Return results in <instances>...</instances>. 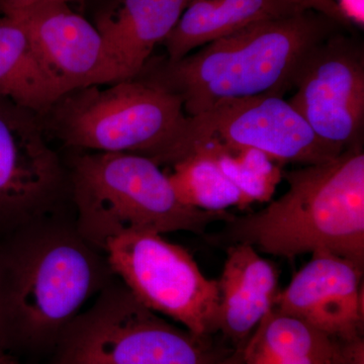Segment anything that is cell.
Listing matches in <instances>:
<instances>
[{"instance_id":"cell-6","label":"cell","mask_w":364,"mask_h":364,"mask_svg":"<svg viewBox=\"0 0 364 364\" xmlns=\"http://www.w3.org/2000/svg\"><path fill=\"white\" fill-rule=\"evenodd\" d=\"M233 349L171 324L112 279L69 326L53 364H217Z\"/></svg>"},{"instance_id":"cell-24","label":"cell","mask_w":364,"mask_h":364,"mask_svg":"<svg viewBox=\"0 0 364 364\" xmlns=\"http://www.w3.org/2000/svg\"><path fill=\"white\" fill-rule=\"evenodd\" d=\"M243 345L234 348L217 364H244Z\"/></svg>"},{"instance_id":"cell-1","label":"cell","mask_w":364,"mask_h":364,"mask_svg":"<svg viewBox=\"0 0 364 364\" xmlns=\"http://www.w3.org/2000/svg\"><path fill=\"white\" fill-rule=\"evenodd\" d=\"M105 253L58 213L0 243V344L23 355L52 353L83 306L114 279Z\"/></svg>"},{"instance_id":"cell-20","label":"cell","mask_w":364,"mask_h":364,"mask_svg":"<svg viewBox=\"0 0 364 364\" xmlns=\"http://www.w3.org/2000/svg\"><path fill=\"white\" fill-rule=\"evenodd\" d=\"M335 356L341 364H364L363 334L332 338Z\"/></svg>"},{"instance_id":"cell-15","label":"cell","mask_w":364,"mask_h":364,"mask_svg":"<svg viewBox=\"0 0 364 364\" xmlns=\"http://www.w3.org/2000/svg\"><path fill=\"white\" fill-rule=\"evenodd\" d=\"M293 0H191L163 41L167 61H178L210 44L260 21L305 11Z\"/></svg>"},{"instance_id":"cell-2","label":"cell","mask_w":364,"mask_h":364,"mask_svg":"<svg viewBox=\"0 0 364 364\" xmlns=\"http://www.w3.org/2000/svg\"><path fill=\"white\" fill-rule=\"evenodd\" d=\"M338 23L312 11L260 21L198 48L178 61H148L138 77L176 95L186 116L222 100L293 88L301 62Z\"/></svg>"},{"instance_id":"cell-25","label":"cell","mask_w":364,"mask_h":364,"mask_svg":"<svg viewBox=\"0 0 364 364\" xmlns=\"http://www.w3.org/2000/svg\"><path fill=\"white\" fill-rule=\"evenodd\" d=\"M16 360L13 358L9 355L6 351L2 348L1 344H0V364H16Z\"/></svg>"},{"instance_id":"cell-11","label":"cell","mask_w":364,"mask_h":364,"mask_svg":"<svg viewBox=\"0 0 364 364\" xmlns=\"http://www.w3.org/2000/svg\"><path fill=\"white\" fill-rule=\"evenodd\" d=\"M45 65L64 93L123 80L95 25L65 2L44 1L20 14Z\"/></svg>"},{"instance_id":"cell-18","label":"cell","mask_w":364,"mask_h":364,"mask_svg":"<svg viewBox=\"0 0 364 364\" xmlns=\"http://www.w3.org/2000/svg\"><path fill=\"white\" fill-rule=\"evenodd\" d=\"M170 167V181L184 205L205 212L245 210L241 193L205 148H193Z\"/></svg>"},{"instance_id":"cell-9","label":"cell","mask_w":364,"mask_h":364,"mask_svg":"<svg viewBox=\"0 0 364 364\" xmlns=\"http://www.w3.org/2000/svg\"><path fill=\"white\" fill-rule=\"evenodd\" d=\"M42 117L0 97V232L59 212L70 181Z\"/></svg>"},{"instance_id":"cell-16","label":"cell","mask_w":364,"mask_h":364,"mask_svg":"<svg viewBox=\"0 0 364 364\" xmlns=\"http://www.w3.org/2000/svg\"><path fill=\"white\" fill-rule=\"evenodd\" d=\"M64 95L23 21L6 14L0 16V97L43 116Z\"/></svg>"},{"instance_id":"cell-17","label":"cell","mask_w":364,"mask_h":364,"mask_svg":"<svg viewBox=\"0 0 364 364\" xmlns=\"http://www.w3.org/2000/svg\"><path fill=\"white\" fill-rule=\"evenodd\" d=\"M334 354L332 338L275 308L243 345L244 364H323Z\"/></svg>"},{"instance_id":"cell-19","label":"cell","mask_w":364,"mask_h":364,"mask_svg":"<svg viewBox=\"0 0 364 364\" xmlns=\"http://www.w3.org/2000/svg\"><path fill=\"white\" fill-rule=\"evenodd\" d=\"M196 147L205 148L215 158L223 173L241 193L246 208L255 203L269 202L282 181L284 166L260 151L217 140L205 141Z\"/></svg>"},{"instance_id":"cell-27","label":"cell","mask_w":364,"mask_h":364,"mask_svg":"<svg viewBox=\"0 0 364 364\" xmlns=\"http://www.w3.org/2000/svg\"><path fill=\"white\" fill-rule=\"evenodd\" d=\"M16 364H18V363H16Z\"/></svg>"},{"instance_id":"cell-26","label":"cell","mask_w":364,"mask_h":364,"mask_svg":"<svg viewBox=\"0 0 364 364\" xmlns=\"http://www.w3.org/2000/svg\"><path fill=\"white\" fill-rule=\"evenodd\" d=\"M323 364H341L339 363L338 359L336 358V356L334 355L332 356L331 358L328 359V360H326L324 363Z\"/></svg>"},{"instance_id":"cell-12","label":"cell","mask_w":364,"mask_h":364,"mask_svg":"<svg viewBox=\"0 0 364 364\" xmlns=\"http://www.w3.org/2000/svg\"><path fill=\"white\" fill-rule=\"evenodd\" d=\"M363 267L329 252L312 259L279 291L274 308L330 338L363 334Z\"/></svg>"},{"instance_id":"cell-23","label":"cell","mask_w":364,"mask_h":364,"mask_svg":"<svg viewBox=\"0 0 364 364\" xmlns=\"http://www.w3.org/2000/svg\"><path fill=\"white\" fill-rule=\"evenodd\" d=\"M44 1H60L70 4L72 2H82L85 0H0V9L6 16H16L35 4Z\"/></svg>"},{"instance_id":"cell-8","label":"cell","mask_w":364,"mask_h":364,"mask_svg":"<svg viewBox=\"0 0 364 364\" xmlns=\"http://www.w3.org/2000/svg\"><path fill=\"white\" fill-rule=\"evenodd\" d=\"M208 140L252 148L282 166L318 164L344 152L321 140L289 100L267 93L222 100L202 114L188 117L163 166H171Z\"/></svg>"},{"instance_id":"cell-4","label":"cell","mask_w":364,"mask_h":364,"mask_svg":"<svg viewBox=\"0 0 364 364\" xmlns=\"http://www.w3.org/2000/svg\"><path fill=\"white\" fill-rule=\"evenodd\" d=\"M69 181L78 230L102 251L107 241L124 232L202 235L210 225L234 215L184 205L168 173L140 154L78 155L72 161Z\"/></svg>"},{"instance_id":"cell-21","label":"cell","mask_w":364,"mask_h":364,"mask_svg":"<svg viewBox=\"0 0 364 364\" xmlns=\"http://www.w3.org/2000/svg\"><path fill=\"white\" fill-rule=\"evenodd\" d=\"M306 11H312L331 18L341 26H349L350 23L345 20L340 13L338 6L335 0H293Z\"/></svg>"},{"instance_id":"cell-14","label":"cell","mask_w":364,"mask_h":364,"mask_svg":"<svg viewBox=\"0 0 364 364\" xmlns=\"http://www.w3.org/2000/svg\"><path fill=\"white\" fill-rule=\"evenodd\" d=\"M220 306L218 332L234 345L246 343L262 318L274 308L279 273L253 246H228L222 274L217 280Z\"/></svg>"},{"instance_id":"cell-10","label":"cell","mask_w":364,"mask_h":364,"mask_svg":"<svg viewBox=\"0 0 364 364\" xmlns=\"http://www.w3.org/2000/svg\"><path fill=\"white\" fill-rule=\"evenodd\" d=\"M293 87L289 104L321 140L341 151L363 146V46L332 33L306 55Z\"/></svg>"},{"instance_id":"cell-3","label":"cell","mask_w":364,"mask_h":364,"mask_svg":"<svg viewBox=\"0 0 364 364\" xmlns=\"http://www.w3.org/2000/svg\"><path fill=\"white\" fill-rule=\"evenodd\" d=\"M284 196L259 212L234 215L217 239L293 259L329 252L364 267L363 146L318 164L284 170Z\"/></svg>"},{"instance_id":"cell-13","label":"cell","mask_w":364,"mask_h":364,"mask_svg":"<svg viewBox=\"0 0 364 364\" xmlns=\"http://www.w3.org/2000/svg\"><path fill=\"white\" fill-rule=\"evenodd\" d=\"M191 0H109L95 26L123 80L138 77Z\"/></svg>"},{"instance_id":"cell-5","label":"cell","mask_w":364,"mask_h":364,"mask_svg":"<svg viewBox=\"0 0 364 364\" xmlns=\"http://www.w3.org/2000/svg\"><path fill=\"white\" fill-rule=\"evenodd\" d=\"M66 93L41 117L67 147L133 153L162 167L188 116L176 95L140 77Z\"/></svg>"},{"instance_id":"cell-22","label":"cell","mask_w":364,"mask_h":364,"mask_svg":"<svg viewBox=\"0 0 364 364\" xmlns=\"http://www.w3.org/2000/svg\"><path fill=\"white\" fill-rule=\"evenodd\" d=\"M340 13L350 25L364 26V0H335Z\"/></svg>"},{"instance_id":"cell-7","label":"cell","mask_w":364,"mask_h":364,"mask_svg":"<svg viewBox=\"0 0 364 364\" xmlns=\"http://www.w3.org/2000/svg\"><path fill=\"white\" fill-rule=\"evenodd\" d=\"M112 274L144 306L198 336L218 333L220 294L191 254L151 232H124L102 248Z\"/></svg>"}]
</instances>
